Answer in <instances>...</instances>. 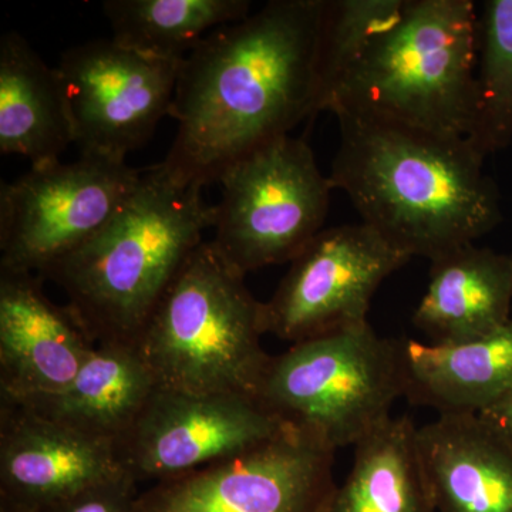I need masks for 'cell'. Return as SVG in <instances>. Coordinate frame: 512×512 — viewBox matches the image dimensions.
<instances>
[{
	"label": "cell",
	"mask_w": 512,
	"mask_h": 512,
	"mask_svg": "<svg viewBox=\"0 0 512 512\" xmlns=\"http://www.w3.org/2000/svg\"><path fill=\"white\" fill-rule=\"evenodd\" d=\"M218 183L211 244L239 274L292 262L325 229L333 188L302 138L289 134L255 148Z\"/></svg>",
	"instance_id": "52a82bcc"
},
{
	"label": "cell",
	"mask_w": 512,
	"mask_h": 512,
	"mask_svg": "<svg viewBox=\"0 0 512 512\" xmlns=\"http://www.w3.org/2000/svg\"><path fill=\"white\" fill-rule=\"evenodd\" d=\"M143 171L80 156L30 167L0 190V271L43 275L106 227Z\"/></svg>",
	"instance_id": "ba28073f"
},
{
	"label": "cell",
	"mask_w": 512,
	"mask_h": 512,
	"mask_svg": "<svg viewBox=\"0 0 512 512\" xmlns=\"http://www.w3.org/2000/svg\"><path fill=\"white\" fill-rule=\"evenodd\" d=\"M0 512H13L10 511L9 508L3 507V505H0Z\"/></svg>",
	"instance_id": "484cf974"
},
{
	"label": "cell",
	"mask_w": 512,
	"mask_h": 512,
	"mask_svg": "<svg viewBox=\"0 0 512 512\" xmlns=\"http://www.w3.org/2000/svg\"><path fill=\"white\" fill-rule=\"evenodd\" d=\"M96 348L69 306H57L40 276L0 271V402L60 392Z\"/></svg>",
	"instance_id": "5bb4252c"
},
{
	"label": "cell",
	"mask_w": 512,
	"mask_h": 512,
	"mask_svg": "<svg viewBox=\"0 0 512 512\" xmlns=\"http://www.w3.org/2000/svg\"><path fill=\"white\" fill-rule=\"evenodd\" d=\"M156 390V380L136 348L100 345L69 386L12 404L119 446Z\"/></svg>",
	"instance_id": "ac0fdd59"
},
{
	"label": "cell",
	"mask_w": 512,
	"mask_h": 512,
	"mask_svg": "<svg viewBox=\"0 0 512 512\" xmlns=\"http://www.w3.org/2000/svg\"><path fill=\"white\" fill-rule=\"evenodd\" d=\"M70 144L72 124L59 72L25 37L6 32L0 40V151L37 167L60 161Z\"/></svg>",
	"instance_id": "d6986e66"
},
{
	"label": "cell",
	"mask_w": 512,
	"mask_h": 512,
	"mask_svg": "<svg viewBox=\"0 0 512 512\" xmlns=\"http://www.w3.org/2000/svg\"><path fill=\"white\" fill-rule=\"evenodd\" d=\"M404 397L402 340L369 322L293 343L271 356L256 399L285 426L338 448L356 446Z\"/></svg>",
	"instance_id": "8992f818"
},
{
	"label": "cell",
	"mask_w": 512,
	"mask_h": 512,
	"mask_svg": "<svg viewBox=\"0 0 512 512\" xmlns=\"http://www.w3.org/2000/svg\"><path fill=\"white\" fill-rule=\"evenodd\" d=\"M264 335V302L204 241L175 276L136 349L160 389L256 399L271 359Z\"/></svg>",
	"instance_id": "5b68a950"
},
{
	"label": "cell",
	"mask_w": 512,
	"mask_h": 512,
	"mask_svg": "<svg viewBox=\"0 0 512 512\" xmlns=\"http://www.w3.org/2000/svg\"><path fill=\"white\" fill-rule=\"evenodd\" d=\"M183 62L143 55L113 39L64 52L56 69L82 156L126 161L147 143L170 117Z\"/></svg>",
	"instance_id": "30bf717a"
},
{
	"label": "cell",
	"mask_w": 512,
	"mask_h": 512,
	"mask_svg": "<svg viewBox=\"0 0 512 512\" xmlns=\"http://www.w3.org/2000/svg\"><path fill=\"white\" fill-rule=\"evenodd\" d=\"M476 84V116L468 140L487 157L512 141V0L483 3Z\"/></svg>",
	"instance_id": "7402d4cb"
},
{
	"label": "cell",
	"mask_w": 512,
	"mask_h": 512,
	"mask_svg": "<svg viewBox=\"0 0 512 512\" xmlns=\"http://www.w3.org/2000/svg\"><path fill=\"white\" fill-rule=\"evenodd\" d=\"M285 427L255 397L157 387L119 451L137 483H160L239 456Z\"/></svg>",
	"instance_id": "7c38bea8"
},
{
	"label": "cell",
	"mask_w": 512,
	"mask_h": 512,
	"mask_svg": "<svg viewBox=\"0 0 512 512\" xmlns=\"http://www.w3.org/2000/svg\"><path fill=\"white\" fill-rule=\"evenodd\" d=\"M436 512H512V443L478 414H448L417 429Z\"/></svg>",
	"instance_id": "9a60e30c"
},
{
	"label": "cell",
	"mask_w": 512,
	"mask_h": 512,
	"mask_svg": "<svg viewBox=\"0 0 512 512\" xmlns=\"http://www.w3.org/2000/svg\"><path fill=\"white\" fill-rule=\"evenodd\" d=\"M323 0H271L214 30L181 63L161 164L184 183H218L229 165L319 113Z\"/></svg>",
	"instance_id": "6da1fadb"
},
{
	"label": "cell",
	"mask_w": 512,
	"mask_h": 512,
	"mask_svg": "<svg viewBox=\"0 0 512 512\" xmlns=\"http://www.w3.org/2000/svg\"><path fill=\"white\" fill-rule=\"evenodd\" d=\"M340 143L329 181L404 254L434 261L474 244L501 220L500 192L466 137L336 110Z\"/></svg>",
	"instance_id": "7a4b0ae2"
},
{
	"label": "cell",
	"mask_w": 512,
	"mask_h": 512,
	"mask_svg": "<svg viewBox=\"0 0 512 512\" xmlns=\"http://www.w3.org/2000/svg\"><path fill=\"white\" fill-rule=\"evenodd\" d=\"M478 15L471 0H406L338 84L328 109L365 111L470 137Z\"/></svg>",
	"instance_id": "277c9868"
},
{
	"label": "cell",
	"mask_w": 512,
	"mask_h": 512,
	"mask_svg": "<svg viewBox=\"0 0 512 512\" xmlns=\"http://www.w3.org/2000/svg\"><path fill=\"white\" fill-rule=\"evenodd\" d=\"M137 480L130 473L93 485L47 512H134Z\"/></svg>",
	"instance_id": "cb8c5ba5"
},
{
	"label": "cell",
	"mask_w": 512,
	"mask_h": 512,
	"mask_svg": "<svg viewBox=\"0 0 512 512\" xmlns=\"http://www.w3.org/2000/svg\"><path fill=\"white\" fill-rule=\"evenodd\" d=\"M410 259L363 222L322 229L264 302L265 332L293 345L369 322L377 289Z\"/></svg>",
	"instance_id": "8fae6325"
},
{
	"label": "cell",
	"mask_w": 512,
	"mask_h": 512,
	"mask_svg": "<svg viewBox=\"0 0 512 512\" xmlns=\"http://www.w3.org/2000/svg\"><path fill=\"white\" fill-rule=\"evenodd\" d=\"M417 429L407 416L390 417L360 440L326 512H436Z\"/></svg>",
	"instance_id": "ffe728a7"
},
{
	"label": "cell",
	"mask_w": 512,
	"mask_h": 512,
	"mask_svg": "<svg viewBox=\"0 0 512 512\" xmlns=\"http://www.w3.org/2000/svg\"><path fill=\"white\" fill-rule=\"evenodd\" d=\"M335 450L286 426L239 456L154 483L134 512H326Z\"/></svg>",
	"instance_id": "9c48e42d"
},
{
	"label": "cell",
	"mask_w": 512,
	"mask_h": 512,
	"mask_svg": "<svg viewBox=\"0 0 512 512\" xmlns=\"http://www.w3.org/2000/svg\"><path fill=\"white\" fill-rule=\"evenodd\" d=\"M413 323L434 345L484 338L511 319L512 256L464 245L430 262Z\"/></svg>",
	"instance_id": "2e32d148"
},
{
	"label": "cell",
	"mask_w": 512,
	"mask_h": 512,
	"mask_svg": "<svg viewBox=\"0 0 512 512\" xmlns=\"http://www.w3.org/2000/svg\"><path fill=\"white\" fill-rule=\"evenodd\" d=\"M406 0H323L318 45V110L360 59L373 37L402 12Z\"/></svg>",
	"instance_id": "603a6c76"
},
{
	"label": "cell",
	"mask_w": 512,
	"mask_h": 512,
	"mask_svg": "<svg viewBox=\"0 0 512 512\" xmlns=\"http://www.w3.org/2000/svg\"><path fill=\"white\" fill-rule=\"evenodd\" d=\"M214 224L215 205L204 201L202 187L157 164L143 171L106 227L42 276L63 289L94 345L136 348L158 303Z\"/></svg>",
	"instance_id": "3957f363"
},
{
	"label": "cell",
	"mask_w": 512,
	"mask_h": 512,
	"mask_svg": "<svg viewBox=\"0 0 512 512\" xmlns=\"http://www.w3.org/2000/svg\"><path fill=\"white\" fill-rule=\"evenodd\" d=\"M495 431L503 434L512 443V390L500 402L478 414Z\"/></svg>",
	"instance_id": "d4e9b609"
},
{
	"label": "cell",
	"mask_w": 512,
	"mask_h": 512,
	"mask_svg": "<svg viewBox=\"0 0 512 512\" xmlns=\"http://www.w3.org/2000/svg\"><path fill=\"white\" fill-rule=\"evenodd\" d=\"M128 473L119 446L0 402V505L47 512L93 485Z\"/></svg>",
	"instance_id": "4fadbf2b"
},
{
	"label": "cell",
	"mask_w": 512,
	"mask_h": 512,
	"mask_svg": "<svg viewBox=\"0 0 512 512\" xmlns=\"http://www.w3.org/2000/svg\"><path fill=\"white\" fill-rule=\"evenodd\" d=\"M404 397L448 414H480L512 390V318L463 343L402 339Z\"/></svg>",
	"instance_id": "e0dca14e"
},
{
	"label": "cell",
	"mask_w": 512,
	"mask_h": 512,
	"mask_svg": "<svg viewBox=\"0 0 512 512\" xmlns=\"http://www.w3.org/2000/svg\"><path fill=\"white\" fill-rule=\"evenodd\" d=\"M511 256H512V252H511Z\"/></svg>",
	"instance_id": "4316f807"
},
{
	"label": "cell",
	"mask_w": 512,
	"mask_h": 512,
	"mask_svg": "<svg viewBox=\"0 0 512 512\" xmlns=\"http://www.w3.org/2000/svg\"><path fill=\"white\" fill-rule=\"evenodd\" d=\"M103 10L120 45L183 62L214 30L251 15L248 0H107Z\"/></svg>",
	"instance_id": "44dd1931"
}]
</instances>
